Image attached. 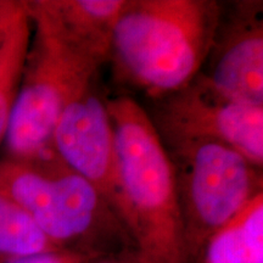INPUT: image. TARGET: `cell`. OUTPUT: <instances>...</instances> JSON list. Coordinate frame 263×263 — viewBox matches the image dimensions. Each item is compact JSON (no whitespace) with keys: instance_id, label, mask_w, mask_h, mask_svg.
I'll return each instance as SVG.
<instances>
[{"instance_id":"ba28073f","label":"cell","mask_w":263,"mask_h":263,"mask_svg":"<svg viewBox=\"0 0 263 263\" xmlns=\"http://www.w3.org/2000/svg\"><path fill=\"white\" fill-rule=\"evenodd\" d=\"M262 2H239L226 17L221 14L206 72L216 90L251 106L263 107Z\"/></svg>"},{"instance_id":"8992f818","label":"cell","mask_w":263,"mask_h":263,"mask_svg":"<svg viewBox=\"0 0 263 263\" xmlns=\"http://www.w3.org/2000/svg\"><path fill=\"white\" fill-rule=\"evenodd\" d=\"M160 99L150 118L164 145L188 139L218 141L262 168L263 107L224 97L202 73Z\"/></svg>"},{"instance_id":"4fadbf2b","label":"cell","mask_w":263,"mask_h":263,"mask_svg":"<svg viewBox=\"0 0 263 263\" xmlns=\"http://www.w3.org/2000/svg\"><path fill=\"white\" fill-rule=\"evenodd\" d=\"M90 259L73 252L57 250V251L39 252V254L20 256L10 258L4 263H90Z\"/></svg>"},{"instance_id":"3957f363","label":"cell","mask_w":263,"mask_h":263,"mask_svg":"<svg viewBox=\"0 0 263 263\" xmlns=\"http://www.w3.org/2000/svg\"><path fill=\"white\" fill-rule=\"evenodd\" d=\"M0 193L22 207L60 250L90 261L136 250L107 202L57 154L39 162L0 161Z\"/></svg>"},{"instance_id":"9c48e42d","label":"cell","mask_w":263,"mask_h":263,"mask_svg":"<svg viewBox=\"0 0 263 263\" xmlns=\"http://www.w3.org/2000/svg\"><path fill=\"white\" fill-rule=\"evenodd\" d=\"M62 37L101 66L110 60L114 31L127 0H39Z\"/></svg>"},{"instance_id":"30bf717a","label":"cell","mask_w":263,"mask_h":263,"mask_svg":"<svg viewBox=\"0 0 263 263\" xmlns=\"http://www.w3.org/2000/svg\"><path fill=\"white\" fill-rule=\"evenodd\" d=\"M205 263H263V193L210 238Z\"/></svg>"},{"instance_id":"277c9868","label":"cell","mask_w":263,"mask_h":263,"mask_svg":"<svg viewBox=\"0 0 263 263\" xmlns=\"http://www.w3.org/2000/svg\"><path fill=\"white\" fill-rule=\"evenodd\" d=\"M27 6L31 42L4 143L6 159L38 162L55 155L62 111L90 89L100 66L68 44L39 0Z\"/></svg>"},{"instance_id":"9a60e30c","label":"cell","mask_w":263,"mask_h":263,"mask_svg":"<svg viewBox=\"0 0 263 263\" xmlns=\"http://www.w3.org/2000/svg\"><path fill=\"white\" fill-rule=\"evenodd\" d=\"M14 5V0H0V44L4 39L6 26H8Z\"/></svg>"},{"instance_id":"5bb4252c","label":"cell","mask_w":263,"mask_h":263,"mask_svg":"<svg viewBox=\"0 0 263 263\" xmlns=\"http://www.w3.org/2000/svg\"><path fill=\"white\" fill-rule=\"evenodd\" d=\"M90 263H143L138 256L136 250H126V251L118 252V254L104 256L97 258Z\"/></svg>"},{"instance_id":"8fae6325","label":"cell","mask_w":263,"mask_h":263,"mask_svg":"<svg viewBox=\"0 0 263 263\" xmlns=\"http://www.w3.org/2000/svg\"><path fill=\"white\" fill-rule=\"evenodd\" d=\"M32 35L27 2H15L0 44V145L4 143L18 94Z\"/></svg>"},{"instance_id":"52a82bcc","label":"cell","mask_w":263,"mask_h":263,"mask_svg":"<svg viewBox=\"0 0 263 263\" xmlns=\"http://www.w3.org/2000/svg\"><path fill=\"white\" fill-rule=\"evenodd\" d=\"M52 149L68 168L97 190L124 226L126 201L112 124L106 103L93 88L62 111L52 133Z\"/></svg>"},{"instance_id":"7c38bea8","label":"cell","mask_w":263,"mask_h":263,"mask_svg":"<svg viewBox=\"0 0 263 263\" xmlns=\"http://www.w3.org/2000/svg\"><path fill=\"white\" fill-rule=\"evenodd\" d=\"M60 250L22 207L0 193V263L20 256Z\"/></svg>"},{"instance_id":"7a4b0ae2","label":"cell","mask_w":263,"mask_h":263,"mask_svg":"<svg viewBox=\"0 0 263 263\" xmlns=\"http://www.w3.org/2000/svg\"><path fill=\"white\" fill-rule=\"evenodd\" d=\"M126 201L128 234L143 263H192L173 166L150 115L132 98L106 103Z\"/></svg>"},{"instance_id":"6da1fadb","label":"cell","mask_w":263,"mask_h":263,"mask_svg":"<svg viewBox=\"0 0 263 263\" xmlns=\"http://www.w3.org/2000/svg\"><path fill=\"white\" fill-rule=\"evenodd\" d=\"M221 14L222 5L212 0H127L110 60L132 85L166 97L201 72Z\"/></svg>"},{"instance_id":"5b68a950","label":"cell","mask_w":263,"mask_h":263,"mask_svg":"<svg viewBox=\"0 0 263 263\" xmlns=\"http://www.w3.org/2000/svg\"><path fill=\"white\" fill-rule=\"evenodd\" d=\"M164 147L173 166L186 248L196 259L217 230L262 192V168L218 141L188 139Z\"/></svg>"}]
</instances>
